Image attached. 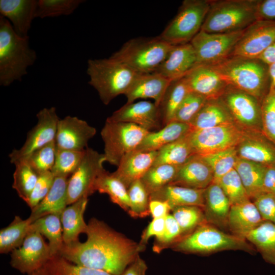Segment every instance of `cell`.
Masks as SVG:
<instances>
[{
  "label": "cell",
  "instance_id": "obj_21",
  "mask_svg": "<svg viewBox=\"0 0 275 275\" xmlns=\"http://www.w3.org/2000/svg\"><path fill=\"white\" fill-rule=\"evenodd\" d=\"M36 5V0H0V16L8 20L18 35L29 37Z\"/></svg>",
  "mask_w": 275,
  "mask_h": 275
},
{
  "label": "cell",
  "instance_id": "obj_57",
  "mask_svg": "<svg viewBox=\"0 0 275 275\" xmlns=\"http://www.w3.org/2000/svg\"><path fill=\"white\" fill-rule=\"evenodd\" d=\"M172 208L167 202L151 200L149 202V211L153 218L165 217L171 211Z\"/></svg>",
  "mask_w": 275,
  "mask_h": 275
},
{
  "label": "cell",
  "instance_id": "obj_61",
  "mask_svg": "<svg viewBox=\"0 0 275 275\" xmlns=\"http://www.w3.org/2000/svg\"><path fill=\"white\" fill-rule=\"evenodd\" d=\"M269 74L270 80V89L275 90V62L268 65Z\"/></svg>",
  "mask_w": 275,
  "mask_h": 275
},
{
  "label": "cell",
  "instance_id": "obj_22",
  "mask_svg": "<svg viewBox=\"0 0 275 275\" xmlns=\"http://www.w3.org/2000/svg\"><path fill=\"white\" fill-rule=\"evenodd\" d=\"M236 150L239 158L275 167V145L263 133H249Z\"/></svg>",
  "mask_w": 275,
  "mask_h": 275
},
{
  "label": "cell",
  "instance_id": "obj_17",
  "mask_svg": "<svg viewBox=\"0 0 275 275\" xmlns=\"http://www.w3.org/2000/svg\"><path fill=\"white\" fill-rule=\"evenodd\" d=\"M96 129L77 117L67 116L60 119L57 127L56 144L57 148L84 151L89 141L96 133Z\"/></svg>",
  "mask_w": 275,
  "mask_h": 275
},
{
  "label": "cell",
  "instance_id": "obj_49",
  "mask_svg": "<svg viewBox=\"0 0 275 275\" xmlns=\"http://www.w3.org/2000/svg\"><path fill=\"white\" fill-rule=\"evenodd\" d=\"M57 150L56 142L53 141L36 150L25 159L39 175L51 172L56 161Z\"/></svg>",
  "mask_w": 275,
  "mask_h": 275
},
{
  "label": "cell",
  "instance_id": "obj_12",
  "mask_svg": "<svg viewBox=\"0 0 275 275\" xmlns=\"http://www.w3.org/2000/svg\"><path fill=\"white\" fill-rule=\"evenodd\" d=\"M105 161L103 153L89 147L86 149L81 163L68 178L67 205L82 198H88L95 192L94 183L99 175L105 170L103 164Z\"/></svg>",
  "mask_w": 275,
  "mask_h": 275
},
{
  "label": "cell",
  "instance_id": "obj_14",
  "mask_svg": "<svg viewBox=\"0 0 275 275\" xmlns=\"http://www.w3.org/2000/svg\"><path fill=\"white\" fill-rule=\"evenodd\" d=\"M37 122L27 134L23 145L19 149H14L9 154L10 162L26 159L33 152L55 141L59 118L54 107L43 108L36 115Z\"/></svg>",
  "mask_w": 275,
  "mask_h": 275
},
{
  "label": "cell",
  "instance_id": "obj_33",
  "mask_svg": "<svg viewBox=\"0 0 275 275\" xmlns=\"http://www.w3.org/2000/svg\"><path fill=\"white\" fill-rule=\"evenodd\" d=\"M190 92L183 77L171 81L158 106L163 127L173 120L178 108Z\"/></svg>",
  "mask_w": 275,
  "mask_h": 275
},
{
  "label": "cell",
  "instance_id": "obj_8",
  "mask_svg": "<svg viewBox=\"0 0 275 275\" xmlns=\"http://www.w3.org/2000/svg\"><path fill=\"white\" fill-rule=\"evenodd\" d=\"M211 0H185L159 37L172 45L189 43L201 31Z\"/></svg>",
  "mask_w": 275,
  "mask_h": 275
},
{
  "label": "cell",
  "instance_id": "obj_37",
  "mask_svg": "<svg viewBox=\"0 0 275 275\" xmlns=\"http://www.w3.org/2000/svg\"><path fill=\"white\" fill-rule=\"evenodd\" d=\"M94 188L95 191L108 195L113 203L128 212L130 202L127 188L112 173L103 171L97 178Z\"/></svg>",
  "mask_w": 275,
  "mask_h": 275
},
{
  "label": "cell",
  "instance_id": "obj_24",
  "mask_svg": "<svg viewBox=\"0 0 275 275\" xmlns=\"http://www.w3.org/2000/svg\"><path fill=\"white\" fill-rule=\"evenodd\" d=\"M157 151L133 150L121 160L117 170L112 173L127 188L133 182L141 179L153 166Z\"/></svg>",
  "mask_w": 275,
  "mask_h": 275
},
{
  "label": "cell",
  "instance_id": "obj_16",
  "mask_svg": "<svg viewBox=\"0 0 275 275\" xmlns=\"http://www.w3.org/2000/svg\"><path fill=\"white\" fill-rule=\"evenodd\" d=\"M274 41L275 22L257 20L244 30L230 56L258 58Z\"/></svg>",
  "mask_w": 275,
  "mask_h": 275
},
{
  "label": "cell",
  "instance_id": "obj_52",
  "mask_svg": "<svg viewBox=\"0 0 275 275\" xmlns=\"http://www.w3.org/2000/svg\"><path fill=\"white\" fill-rule=\"evenodd\" d=\"M182 237L181 229L172 214L166 217L165 227L162 234L155 238L153 250L159 253L163 249L171 247Z\"/></svg>",
  "mask_w": 275,
  "mask_h": 275
},
{
  "label": "cell",
  "instance_id": "obj_56",
  "mask_svg": "<svg viewBox=\"0 0 275 275\" xmlns=\"http://www.w3.org/2000/svg\"><path fill=\"white\" fill-rule=\"evenodd\" d=\"M257 20L275 22V0H257Z\"/></svg>",
  "mask_w": 275,
  "mask_h": 275
},
{
  "label": "cell",
  "instance_id": "obj_50",
  "mask_svg": "<svg viewBox=\"0 0 275 275\" xmlns=\"http://www.w3.org/2000/svg\"><path fill=\"white\" fill-rule=\"evenodd\" d=\"M262 133L275 145V90L270 89L261 102Z\"/></svg>",
  "mask_w": 275,
  "mask_h": 275
},
{
  "label": "cell",
  "instance_id": "obj_9",
  "mask_svg": "<svg viewBox=\"0 0 275 275\" xmlns=\"http://www.w3.org/2000/svg\"><path fill=\"white\" fill-rule=\"evenodd\" d=\"M149 132L131 123L105 121L100 134L106 161L118 167L126 154L136 150Z\"/></svg>",
  "mask_w": 275,
  "mask_h": 275
},
{
  "label": "cell",
  "instance_id": "obj_19",
  "mask_svg": "<svg viewBox=\"0 0 275 275\" xmlns=\"http://www.w3.org/2000/svg\"><path fill=\"white\" fill-rule=\"evenodd\" d=\"M190 92L207 100L219 99L228 85L210 65H198L183 77Z\"/></svg>",
  "mask_w": 275,
  "mask_h": 275
},
{
  "label": "cell",
  "instance_id": "obj_32",
  "mask_svg": "<svg viewBox=\"0 0 275 275\" xmlns=\"http://www.w3.org/2000/svg\"><path fill=\"white\" fill-rule=\"evenodd\" d=\"M235 123L220 99L207 100L189 123L191 131Z\"/></svg>",
  "mask_w": 275,
  "mask_h": 275
},
{
  "label": "cell",
  "instance_id": "obj_44",
  "mask_svg": "<svg viewBox=\"0 0 275 275\" xmlns=\"http://www.w3.org/2000/svg\"><path fill=\"white\" fill-rule=\"evenodd\" d=\"M83 2L81 0L37 1L35 18L69 15Z\"/></svg>",
  "mask_w": 275,
  "mask_h": 275
},
{
  "label": "cell",
  "instance_id": "obj_23",
  "mask_svg": "<svg viewBox=\"0 0 275 275\" xmlns=\"http://www.w3.org/2000/svg\"><path fill=\"white\" fill-rule=\"evenodd\" d=\"M211 167L201 156L195 155L180 166L170 184L195 189H205L213 181Z\"/></svg>",
  "mask_w": 275,
  "mask_h": 275
},
{
  "label": "cell",
  "instance_id": "obj_41",
  "mask_svg": "<svg viewBox=\"0 0 275 275\" xmlns=\"http://www.w3.org/2000/svg\"><path fill=\"white\" fill-rule=\"evenodd\" d=\"M179 167L166 164L152 166L140 180L150 195L170 184Z\"/></svg>",
  "mask_w": 275,
  "mask_h": 275
},
{
  "label": "cell",
  "instance_id": "obj_11",
  "mask_svg": "<svg viewBox=\"0 0 275 275\" xmlns=\"http://www.w3.org/2000/svg\"><path fill=\"white\" fill-rule=\"evenodd\" d=\"M235 123L248 133H262L261 102L252 95L228 86L219 98Z\"/></svg>",
  "mask_w": 275,
  "mask_h": 275
},
{
  "label": "cell",
  "instance_id": "obj_4",
  "mask_svg": "<svg viewBox=\"0 0 275 275\" xmlns=\"http://www.w3.org/2000/svg\"><path fill=\"white\" fill-rule=\"evenodd\" d=\"M171 248L180 252L201 255L227 250L242 251L251 254L256 251L246 239L226 233L207 223L198 226Z\"/></svg>",
  "mask_w": 275,
  "mask_h": 275
},
{
  "label": "cell",
  "instance_id": "obj_51",
  "mask_svg": "<svg viewBox=\"0 0 275 275\" xmlns=\"http://www.w3.org/2000/svg\"><path fill=\"white\" fill-rule=\"evenodd\" d=\"M207 101L203 96L190 92L178 108L173 121L189 124Z\"/></svg>",
  "mask_w": 275,
  "mask_h": 275
},
{
  "label": "cell",
  "instance_id": "obj_42",
  "mask_svg": "<svg viewBox=\"0 0 275 275\" xmlns=\"http://www.w3.org/2000/svg\"><path fill=\"white\" fill-rule=\"evenodd\" d=\"M44 267L48 275H113L103 270L76 265L60 254L52 257Z\"/></svg>",
  "mask_w": 275,
  "mask_h": 275
},
{
  "label": "cell",
  "instance_id": "obj_1",
  "mask_svg": "<svg viewBox=\"0 0 275 275\" xmlns=\"http://www.w3.org/2000/svg\"><path fill=\"white\" fill-rule=\"evenodd\" d=\"M86 234L85 242L64 244L59 254L76 265L121 275L146 249L96 218L90 219Z\"/></svg>",
  "mask_w": 275,
  "mask_h": 275
},
{
  "label": "cell",
  "instance_id": "obj_7",
  "mask_svg": "<svg viewBox=\"0 0 275 275\" xmlns=\"http://www.w3.org/2000/svg\"><path fill=\"white\" fill-rule=\"evenodd\" d=\"M173 46L159 36L132 39L110 58L126 65L139 74L152 73L164 61Z\"/></svg>",
  "mask_w": 275,
  "mask_h": 275
},
{
  "label": "cell",
  "instance_id": "obj_5",
  "mask_svg": "<svg viewBox=\"0 0 275 275\" xmlns=\"http://www.w3.org/2000/svg\"><path fill=\"white\" fill-rule=\"evenodd\" d=\"M87 72L90 77L89 84L97 91L105 105L118 96L125 95L139 74L126 65L110 57L89 60Z\"/></svg>",
  "mask_w": 275,
  "mask_h": 275
},
{
  "label": "cell",
  "instance_id": "obj_55",
  "mask_svg": "<svg viewBox=\"0 0 275 275\" xmlns=\"http://www.w3.org/2000/svg\"><path fill=\"white\" fill-rule=\"evenodd\" d=\"M165 221L166 217L153 218L143 231L139 243L146 246L151 237L155 236L156 238L160 236L164 230Z\"/></svg>",
  "mask_w": 275,
  "mask_h": 275
},
{
  "label": "cell",
  "instance_id": "obj_39",
  "mask_svg": "<svg viewBox=\"0 0 275 275\" xmlns=\"http://www.w3.org/2000/svg\"><path fill=\"white\" fill-rule=\"evenodd\" d=\"M32 224L28 218L16 215L13 221L0 231V253L7 254L19 247L29 232Z\"/></svg>",
  "mask_w": 275,
  "mask_h": 275
},
{
  "label": "cell",
  "instance_id": "obj_2",
  "mask_svg": "<svg viewBox=\"0 0 275 275\" xmlns=\"http://www.w3.org/2000/svg\"><path fill=\"white\" fill-rule=\"evenodd\" d=\"M210 65L228 86L244 91L261 102L270 90L268 65L259 58L230 56Z\"/></svg>",
  "mask_w": 275,
  "mask_h": 275
},
{
  "label": "cell",
  "instance_id": "obj_45",
  "mask_svg": "<svg viewBox=\"0 0 275 275\" xmlns=\"http://www.w3.org/2000/svg\"><path fill=\"white\" fill-rule=\"evenodd\" d=\"M85 151L57 148L54 165L51 170L54 176L69 178L81 163Z\"/></svg>",
  "mask_w": 275,
  "mask_h": 275
},
{
  "label": "cell",
  "instance_id": "obj_18",
  "mask_svg": "<svg viewBox=\"0 0 275 275\" xmlns=\"http://www.w3.org/2000/svg\"><path fill=\"white\" fill-rule=\"evenodd\" d=\"M106 121L131 123L150 132L163 127L158 106L148 101L126 103L107 117Z\"/></svg>",
  "mask_w": 275,
  "mask_h": 275
},
{
  "label": "cell",
  "instance_id": "obj_47",
  "mask_svg": "<svg viewBox=\"0 0 275 275\" xmlns=\"http://www.w3.org/2000/svg\"><path fill=\"white\" fill-rule=\"evenodd\" d=\"M201 157L211 167L214 176L213 182L214 183L234 169L238 158L236 147Z\"/></svg>",
  "mask_w": 275,
  "mask_h": 275
},
{
  "label": "cell",
  "instance_id": "obj_36",
  "mask_svg": "<svg viewBox=\"0 0 275 275\" xmlns=\"http://www.w3.org/2000/svg\"><path fill=\"white\" fill-rule=\"evenodd\" d=\"M266 167L238 158L234 169L238 174L251 200L264 193L263 180Z\"/></svg>",
  "mask_w": 275,
  "mask_h": 275
},
{
  "label": "cell",
  "instance_id": "obj_29",
  "mask_svg": "<svg viewBox=\"0 0 275 275\" xmlns=\"http://www.w3.org/2000/svg\"><path fill=\"white\" fill-rule=\"evenodd\" d=\"M205 189L168 184L149 195V200L167 202L173 208L181 206L204 207Z\"/></svg>",
  "mask_w": 275,
  "mask_h": 275
},
{
  "label": "cell",
  "instance_id": "obj_60",
  "mask_svg": "<svg viewBox=\"0 0 275 275\" xmlns=\"http://www.w3.org/2000/svg\"><path fill=\"white\" fill-rule=\"evenodd\" d=\"M258 58L268 65L275 62V41Z\"/></svg>",
  "mask_w": 275,
  "mask_h": 275
},
{
  "label": "cell",
  "instance_id": "obj_6",
  "mask_svg": "<svg viewBox=\"0 0 275 275\" xmlns=\"http://www.w3.org/2000/svg\"><path fill=\"white\" fill-rule=\"evenodd\" d=\"M257 0H211L201 30L229 33L245 30L257 20Z\"/></svg>",
  "mask_w": 275,
  "mask_h": 275
},
{
  "label": "cell",
  "instance_id": "obj_28",
  "mask_svg": "<svg viewBox=\"0 0 275 275\" xmlns=\"http://www.w3.org/2000/svg\"><path fill=\"white\" fill-rule=\"evenodd\" d=\"M69 177L55 176L52 185L44 199L33 209L28 217L32 223L50 214L60 215L67 206V184Z\"/></svg>",
  "mask_w": 275,
  "mask_h": 275
},
{
  "label": "cell",
  "instance_id": "obj_10",
  "mask_svg": "<svg viewBox=\"0 0 275 275\" xmlns=\"http://www.w3.org/2000/svg\"><path fill=\"white\" fill-rule=\"evenodd\" d=\"M249 133L232 123L191 131L186 138L194 155L204 156L236 147Z\"/></svg>",
  "mask_w": 275,
  "mask_h": 275
},
{
  "label": "cell",
  "instance_id": "obj_13",
  "mask_svg": "<svg viewBox=\"0 0 275 275\" xmlns=\"http://www.w3.org/2000/svg\"><path fill=\"white\" fill-rule=\"evenodd\" d=\"M244 30L229 33H209L201 30L190 42L197 65H213L231 56Z\"/></svg>",
  "mask_w": 275,
  "mask_h": 275
},
{
  "label": "cell",
  "instance_id": "obj_20",
  "mask_svg": "<svg viewBox=\"0 0 275 275\" xmlns=\"http://www.w3.org/2000/svg\"><path fill=\"white\" fill-rule=\"evenodd\" d=\"M197 65V57L191 43L173 45L166 59L153 73L170 81L184 76Z\"/></svg>",
  "mask_w": 275,
  "mask_h": 275
},
{
  "label": "cell",
  "instance_id": "obj_15",
  "mask_svg": "<svg viewBox=\"0 0 275 275\" xmlns=\"http://www.w3.org/2000/svg\"><path fill=\"white\" fill-rule=\"evenodd\" d=\"M51 258L49 245L42 235L29 231L22 244L11 252L10 265L21 273L30 275L43 267Z\"/></svg>",
  "mask_w": 275,
  "mask_h": 275
},
{
  "label": "cell",
  "instance_id": "obj_46",
  "mask_svg": "<svg viewBox=\"0 0 275 275\" xmlns=\"http://www.w3.org/2000/svg\"><path fill=\"white\" fill-rule=\"evenodd\" d=\"M130 207L128 214L133 217H144L150 214L149 194L141 182H133L127 189Z\"/></svg>",
  "mask_w": 275,
  "mask_h": 275
},
{
  "label": "cell",
  "instance_id": "obj_62",
  "mask_svg": "<svg viewBox=\"0 0 275 275\" xmlns=\"http://www.w3.org/2000/svg\"><path fill=\"white\" fill-rule=\"evenodd\" d=\"M30 275H48L47 271L43 266V267L39 269L38 270L33 272Z\"/></svg>",
  "mask_w": 275,
  "mask_h": 275
},
{
  "label": "cell",
  "instance_id": "obj_31",
  "mask_svg": "<svg viewBox=\"0 0 275 275\" xmlns=\"http://www.w3.org/2000/svg\"><path fill=\"white\" fill-rule=\"evenodd\" d=\"M88 198L84 197L67 205L61 214L64 244L78 241L80 234L86 233L88 224L84 218Z\"/></svg>",
  "mask_w": 275,
  "mask_h": 275
},
{
  "label": "cell",
  "instance_id": "obj_43",
  "mask_svg": "<svg viewBox=\"0 0 275 275\" xmlns=\"http://www.w3.org/2000/svg\"><path fill=\"white\" fill-rule=\"evenodd\" d=\"M171 211L179 225L182 237L206 223L203 208L199 206H177L173 208Z\"/></svg>",
  "mask_w": 275,
  "mask_h": 275
},
{
  "label": "cell",
  "instance_id": "obj_38",
  "mask_svg": "<svg viewBox=\"0 0 275 275\" xmlns=\"http://www.w3.org/2000/svg\"><path fill=\"white\" fill-rule=\"evenodd\" d=\"M195 156L186 135L157 151L152 166L170 164L181 166Z\"/></svg>",
  "mask_w": 275,
  "mask_h": 275
},
{
  "label": "cell",
  "instance_id": "obj_3",
  "mask_svg": "<svg viewBox=\"0 0 275 275\" xmlns=\"http://www.w3.org/2000/svg\"><path fill=\"white\" fill-rule=\"evenodd\" d=\"M29 37L23 38L14 31L11 23L0 16V85L8 86L21 81L27 69L37 58L29 46Z\"/></svg>",
  "mask_w": 275,
  "mask_h": 275
},
{
  "label": "cell",
  "instance_id": "obj_26",
  "mask_svg": "<svg viewBox=\"0 0 275 275\" xmlns=\"http://www.w3.org/2000/svg\"><path fill=\"white\" fill-rule=\"evenodd\" d=\"M203 208L206 223L222 230L228 229L231 203L218 184L212 182L205 189Z\"/></svg>",
  "mask_w": 275,
  "mask_h": 275
},
{
  "label": "cell",
  "instance_id": "obj_54",
  "mask_svg": "<svg viewBox=\"0 0 275 275\" xmlns=\"http://www.w3.org/2000/svg\"><path fill=\"white\" fill-rule=\"evenodd\" d=\"M253 200L262 218L275 224V195L263 193Z\"/></svg>",
  "mask_w": 275,
  "mask_h": 275
},
{
  "label": "cell",
  "instance_id": "obj_59",
  "mask_svg": "<svg viewBox=\"0 0 275 275\" xmlns=\"http://www.w3.org/2000/svg\"><path fill=\"white\" fill-rule=\"evenodd\" d=\"M264 193L275 195V167L266 168L263 180Z\"/></svg>",
  "mask_w": 275,
  "mask_h": 275
},
{
  "label": "cell",
  "instance_id": "obj_25",
  "mask_svg": "<svg viewBox=\"0 0 275 275\" xmlns=\"http://www.w3.org/2000/svg\"><path fill=\"white\" fill-rule=\"evenodd\" d=\"M171 81L156 73L138 74L125 94L126 103L139 99L150 98L158 106Z\"/></svg>",
  "mask_w": 275,
  "mask_h": 275
},
{
  "label": "cell",
  "instance_id": "obj_58",
  "mask_svg": "<svg viewBox=\"0 0 275 275\" xmlns=\"http://www.w3.org/2000/svg\"><path fill=\"white\" fill-rule=\"evenodd\" d=\"M147 269L145 261L138 255L121 275H146Z\"/></svg>",
  "mask_w": 275,
  "mask_h": 275
},
{
  "label": "cell",
  "instance_id": "obj_40",
  "mask_svg": "<svg viewBox=\"0 0 275 275\" xmlns=\"http://www.w3.org/2000/svg\"><path fill=\"white\" fill-rule=\"evenodd\" d=\"M12 187L18 196L25 203L37 183L39 175L32 169L26 159L19 160L14 164Z\"/></svg>",
  "mask_w": 275,
  "mask_h": 275
},
{
  "label": "cell",
  "instance_id": "obj_53",
  "mask_svg": "<svg viewBox=\"0 0 275 275\" xmlns=\"http://www.w3.org/2000/svg\"><path fill=\"white\" fill-rule=\"evenodd\" d=\"M55 176L51 171L39 175L37 183L26 202L31 210L36 207L49 191Z\"/></svg>",
  "mask_w": 275,
  "mask_h": 275
},
{
  "label": "cell",
  "instance_id": "obj_27",
  "mask_svg": "<svg viewBox=\"0 0 275 275\" xmlns=\"http://www.w3.org/2000/svg\"><path fill=\"white\" fill-rule=\"evenodd\" d=\"M264 221L254 202L249 200L231 206L228 228L232 234L245 239Z\"/></svg>",
  "mask_w": 275,
  "mask_h": 275
},
{
  "label": "cell",
  "instance_id": "obj_30",
  "mask_svg": "<svg viewBox=\"0 0 275 275\" xmlns=\"http://www.w3.org/2000/svg\"><path fill=\"white\" fill-rule=\"evenodd\" d=\"M191 131L188 123L172 121L160 129L149 132L136 150L157 151L166 145L184 138Z\"/></svg>",
  "mask_w": 275,
  "mask_h": 275
},
{
  "label": "cell",
  "instance_id": "obj_35",
  "mask_svg": "<svg viewBox=\"0 0 275 275\" xmlns=\"http://www.w3.org/2000/svg\"><path fill=\"white\" fill-rule=\"evenodd\" d=\"M29 231H36L49 241L51 257L59 254L64 244L61 215L50 214L42 216L33 222Z\"/></svg>",
  "mask_w": 275,
  "mask_h": 275
},
{
  "label": "cell",
  "instance_id": "obj_34",
  "mask_svg": "<svg viewBox=\"0 0 275 275\" xmlns=\"http://www.w3.org/2000/svg\"><path fill=\"white\" fill-rule=\"evenodd\" d=\"M245 239L256 248L266 262L275 265V224L264 221L250 232Z\"/></svg>",
  "mask_w": 275,
  "mask_h": 275
},
{
  "label": "cell",
  "instance_id": "obj_48",
  "mask_svg": "<svg viewBox=\"0 0 275 275\" xmlns=\"http://www.w3.org/2000/svg\"><path fill=\"white\" fill-rule=\"evenodd\" d=\"M216 183L221 186L231 205L251 200L235 169L222 177Z\"/></svg>",
  "mask_w": 275,
  "mask_h": 275
}]
</instances>
